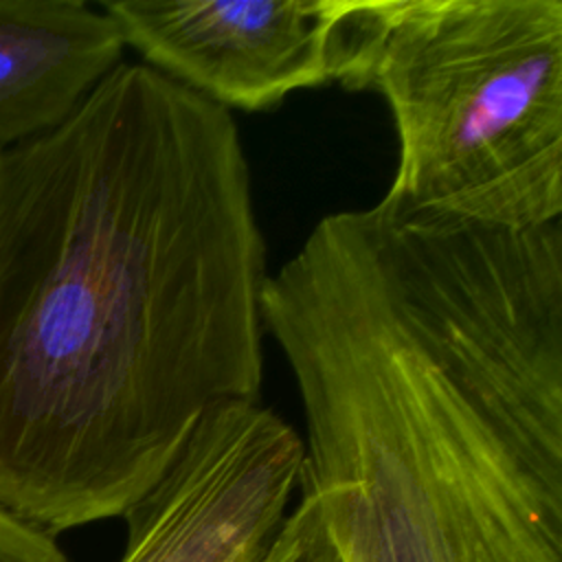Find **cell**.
Segmentation results:
<instances>
[{"mask_svg": "<svg viewBox=\"0 0 562 562\" xmlns=\"http://www.w3.org/2000/svg\"><path fill=\"white\" fill-rule=\"evenodd\" d=\"M266 239L233 112L123 61L0 149V505L123 516L198 419L259 400Z\"/></svg>", "mask_w": 562, "mask_h": 562, "instance_id": "1", "label": "cell"}, {"mask_svg": "<svg viewBox=\"0 0 562 562\" xmlns=\"http://www.w3.org/2000/svg\"><path fill=\"white\" fill-rule=\"evenodd\" d=\"M336 81L378 92L382 202L501 228L562 215V0H353Z\"/></svg>", "mask_w": 562, "mask_h": 562, "instance_id": "2", "label": "cell"}, {"mask_svg": "<svg viewBox=\"0 0 562 562\" xmlns=\"http://www.w3.org/2000/svg\"><path fill=\"white\" fill-rule=\"evenodd\" d=\"M301 494L340 562H562V441L448 417L305 430Z\"/></svg>", "mask_w": 562, "mask_h": 562, "instance_id": "3", "label": "cell"}, {"mask_svg": "<svg viewBox=\"0 0 562 562\" xmlns=\"http://www.w3.org/2000/svg\"><path fill=\"white\" fill-rule=\"evenodd\" d=\"M303 439L259 400L209 408L123 514L121 562H259L301 483Z\"/></svg>", "mask_w": 562, "mask_h": 562, "instance_id": "4", "label": "cell"}, {"mask_svg": "<svg viewBox=\"0 0 562 562\" xmlns=\"http://www.w3.org/2000/svg\"><path fill=\"white\" fill-rule=\"evenodd\" d=\"M353 0H103L125 46L224 110L336 81Z\"/></svg>", "mask_w": 562, "mask_h": 562, "instance_id": "5", "label": "cell"}, {"mask_svg": "<svg viewBox=\"0 0 562 562\" xmlns=\"http://www.w3.org/2000/svg\"><path fill=\"white\" fill-rule=\"evenodd\" d=\"M123 35L83 0H0V149L61 125L123 64Z\"/></svg>", "mask_w": 562, "mask_h": 562, "instance_id": "6", "label": "cell"}, {"mask_svg": "<svg viewBox=\"0 0 562 562\" xmlns=\"http://www.w3.org/2000/svg\"><path fill=\"white\" fill-rule=\"evenodd\" d=\"M259 562H340L318 507L307 496L301 494Z\"/></svg>", "mask_w": 562, "mask_h": 562, "instance_id": "7", "label": "cell"}, {"mask_svg": "<svg viewBox=\"0 0 562 562\" xmlns=\"http://www.w3.org/2000/svg\"><path fill=\"white\" fill-rule=\"evenodd\" d=\"M0 562H70L50 533L35 529L0 505Z\"/></svg>", "mask_w": 562, "mask_h": 562, "instance_id": "8", "label": "cell"}]
</instances>
